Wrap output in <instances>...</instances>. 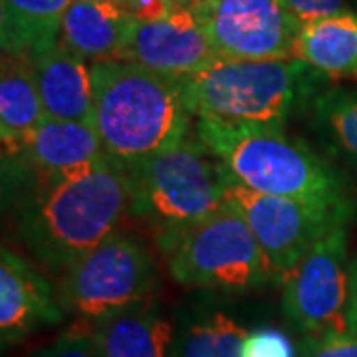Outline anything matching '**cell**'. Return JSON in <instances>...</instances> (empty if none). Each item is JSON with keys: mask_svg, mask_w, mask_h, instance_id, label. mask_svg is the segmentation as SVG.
<instances>
[{"mask_svg": "<svg viewBox=\"0 0 357 357\" xmlns=\"http://www.w3.org/2000/svg\"><path fill=\"white\" fill-rule=\"evenodd\" d=\"M129 206L126 171L103 159L62 177L38 181L22 203L18 229L44 266L64 274L117 232Z\"/></svg>", "mask_w": 357, "mask_h": 357, "instance_id": "1", "label": "cell"}, {"mask_svg": "<svg viewBox=\"0 0 357 357\" xmlns=\"http://www.w3.org/2000/svg\"><path fill=\"white\" fill-rule=\"evenodd\" d=\"M91 126L105 157L121 169L187 139L192 117L183 79L123 60L91 64Z\"/></svg>", "mask_w": 357, "mask_h": 357, "instance_id": "2", "label": "cell"}, {"mask_svg": "<svg viewBox=\"0 0 357 357\" xmlns=\"http://www.w3.org/2000/svg\"><path fill=\"white\" fill-rule=\"evenodd\" d=\"M195 135L222 163L230 181L248 191L356 215V201L342 173L284 128L195 119Z\"/></svg>", "mask_w": 357, "mask_h": 357, "instance_id": "3", "label": "cell"}, {"mask_svg": "<svg viewBox=\"0 0 357 357\" xmlns=\"http://www.w3.org/2000/svg\"><path fill=\"white\" fill-rule=\"evenodd\" d=\"M123 171L129 213L153 230L163 252L227 204L229 175L197 137L178 141Z\"/></svg>", "mask_w": 357, "mask_h": 357, "instance_id": "4", "label": "cell"}, {"mask_svg": "<svg viewBox=\"0 0 357 357\" xmlns=\"http://www.w3.org/2000/svg\"><path fill=\"white\" fill-rule=\"evenodd\" d=\"M304 62L218 58L183 79L195 119L250 128H284L296 105L314 89L316 77Z\"/></svg>", "mask_w": 357, "mask_h": 357, "instance_id": "5", "label": "cell"}, {"mask_svg": "<svg viewBox=\"0 0 357 357\" xmlns=\"http://www.w3.org/2000/svg\"><path fill=\"white\" fill-rule=\"evenodd\" d=\"M165 255L171 276L183 286L248 292L276 284L252 230L229 203L187 230Z\"/></svg>", "mask_w": 357, "mask_h": 357, "instance_id": "6", "label": "cell"}, {"mask_svg": "<svg viewBox=\"0 0 357 357\" xmlns=\"http://www.w3.org/2000/svg\"><path fill=\"white\" fill-rule=\"evenodd\" d=\"M155 280L145 246L117 230L62 274L60 304L77 319L96 324L147 300Z\"/></svg>", "mask_w": 357, "mask_h": 357, "instance_id": "7", "label": "cell"}, {"mask_svg": "<svg viewBox=\"0 0 357 357\" xmlns=\"http://www.w3.org/2000/svg\"><path fill=\"white\" fill-rule=\"evenodd\" d=\"M227 203L234 206L250 227L266 255L276 284H282L326 234L337 227H349L356 218L354 213L330 206L248 191L230 177Z\"/></svg>", "mask_w": 357, "mask_h": 357, "instance_id": "8", "label": "cell"}, {"mask_svg": "<svg viewBox=\"0 0 357 357\" xmlns=\"http://www.w3.org/2000/svg\"><path fill=\"white\" fill-rule=\"evenodd\" d=\"M347 229L337 227L326 234L282 282L286 319L304 337L349 333Z\"/></svg>", "mask_w": 357, "mask_h": 357, "instance_id": "9", "label": "cell"}, {"mask_svg": "<svg viewBox=\"0 0 357 357\" xmlns=\"http://www.w3.org/2000/svg\"><path fill=\"white\" fill-rule=\"evenodd\" d=\"M218 58L290 60L302 30L282 0H189Z\"/></svg>", "mask_w": 357, "mask_h": 357, "instance_id": "10", "label": "cell"}, {"mask_svg": "<svg viewBox=\"0 0 357 357\" xmlns=\"http://www.w3.org/2000/svg\"><path fill=\"white\" fill-rule=\"evenodd\" d=\"M119 60L163 76L189 77L218 60V54L191 8L181 4L163 18L137 20Z\"/></svg>", "mask_w": 357, "mask_h": 357, "instance_id": "11", "label": "cell"}, {"mask_svg": "<svg viewBox=\"0 0 357 357\" xmlns=\"http://www.w3.org/2000/svg\"><path fill=\"white\" fill-rule=\"evenodd\" d=\"M64 307L56 302L50 282L24 258L2 248L0 255V337L2 345L22 342L38 326L58 324Z\"/></svg>", "mask_w": 357, "mask_h": 357, "instance_id": "12", "label": "cell"}, {"mask_svg": "<svg viewBox=\"0 0 357 357\" xmlns=\"http://www.w3.org/2000/svg\"><path fill=\"white\" fill-rule=\"evenodd\" d=\"M14 159L30 167L38 181H48L96 165L107 157L91 123L46 117Z\"/></svg>", "mask_w": 357, "mask_h": 357, "instance_id": "13", "label": "cell"}, {"mask_svg": "<svg viewBox=\"0 0 357 357\" xmlns=\"http://www.w3.org/2000/svg\"><path fill=\"white\" fill-rule=\"evenodd\" d=\"M30 58L46 117L91 123L93 74L91 64L58 40Z\"/></svg>", "mask_w": 357, "mask_h": 357, "instance_id": "14", "label": "cell"}, {"mask_svg": "<svg viewBox=\"0 0 357 357\" xmlns=\"http://www.w3.org/2000/svg\"><path fill=\"white\" fill-rule=\"evenodd\" d=\"M135 22L119 4L74 0L62 20L60 42L91 64L119 60Z\"/></svg>", "mask_w": 357, "mask_h": 357, "instance_id": "15", "label": "cell"}, {"mask_svg": "<svg viewBox=\"0 0 357 357\" xmlns=\"http://www.w3.org/2000/svg\"><path fill=\"white\" fill-rule=\"evenodd\" d=\"M91 326L100 357H171L173 326L149 298Z\"/></svg>", "mask_w": 357, "mask_h": 357, "instance_id": "16", "label": "cell"}, {"mask_svg": "<svg viewBox=\"0 0 357 357\" xmlns=\"http://www.w3.org/2000/svg\"><path fill=\"white\" fill-rule=\"evenodd\" d=\"M46 119V109L28 56H2L0 137L4 159H14L26 139Z\"/></svg>", "mask_w": 357, "mask_h": 357, "instance_id": "17", "label": "cell"}, {"mask_svg": "<svg viewBox=\"0 0 357 357\" xmlns=\"http://www.w3.org/2000/svg\"><path fill=\"white\" fill-rule=\"evenodd\" d=\"M294 58L310 66L319 76H357V16L342 13L302 26Z\"/></svg>", "mask_w": 357, "mask_h": 357, "instance_id": "18", "label": "cell"}, {"mask_svg": "<svg viewBox=\"0 0 357 357\" xmlns=\"http://www.w3.org/2000/svg\"><path fill=\"white\" fill-rule=\"evenodd\" d=\"M72 2L74 0H0L2 52L32 56L56 44Z\"/></svg>", "mask_w": 357, "mask_h": 357, "instance_id": "19", "label": "cell"}, {"mask_svg": "<svg viewBox=\"0 0 357 357\" xmlns=\"http://www.w3.org/2000/svg\"><path fill=\"white\" fill-rule=\"evenodd\" d=\"M246 330L238 321L215 312L192 319L173 342L171 357H243Z\"/></svg>", "mask_w": 357, "mask_h": 357, "instance_id": "20", "label": "cell"}, {"mask_svg": "<svg viewBox=\"0 0 357 357\" xmlns=\"http://www.w3.org/2000/svg\"><path fill=\"white\" fill-rule=\"evenodd\" d=\"M314 119L328 141L357 167V91L328 89L312 102Z\"/></svg>", "mask_w": 357, "mask_h": 357, "instance_id": "21", "label": "cell"}, {"mask_svg": "<svg viewBox=\"0 0 357 357\" xmlns=\"http://www.w3.org/2000/svg\"><path fill=\"white\" fill-rule=\"evenodd\" d=\"M42 357H100L93 326L84 319H76V324L66 330Z\"/></svg>", "mask_w": 357, "mask_h": 357, "instance_id": "22", "label": "cell"}, {"mask_svg": "<svg viewBox=\"0 0 357 357\" xmlns=\"http://www.w3.org/2000/svg\"><path fill=\"white\" fill-rule=\"evenodd\" d=\"M243 357H298L290 337L274 328H260L246 333Z\"/></svg>", "mask_w": 357, "mask_h": 357, "instance_id": "23", "label": "cell"}, {"mask_svg": "<svg viewBox=\"0 0 357 357\" xmlns=\"http://www.w3.org/2000/svg\"><path fill=\"white\" fill-rule=\"evenodd\" d=\"M298 357H357V335H307L298 345Z\"/></svg>", "mask_w": 357, "mask_h": 357, "instance_id": "24", "label": "cell"}, {"mask_svg": "<svg viewBox=\"0 0 357 357\" xmlns=\"http://www.w3.org/2000/svg\"><path fill=\"white\" fill-rule=\"evenodd\" d=\"M300 26L344 13V0H282Z\"/></svg>", "mask_w": 357, "mask_h": 357, "instance_id": "25", "label": "cell"}, {"mask_svg": "<svg viewBox=\"0 0 357 357\" xmlns=\"http://www.w3.org/2000/svg\"><path fill=\"white\" fill-rule=\"evenodd\" d=\"M349 333L357 335V258L349 264V304H347Z\"/></svg>", "mask_w": 357, "mask_h": 357, "instance_id": "26", "label": "cell"}, {"mask_svg": "<svg viewBox=\"0 0 357 357\" xmlns=\"http://www.w3.org/2000/svg\"><path fill=\"white\" fill-rule=\"evenodd\" d=\"M89 2H112V4H119V6L126 8V4H128L129 0H89Z\"/></svg>", "mask_w": 357, "mask_h": 357, "instance_id": "27", "label": "cell"}, {"mask_svg": "<svg viewBox=\"0 0 357 357\" xmlns=\"http://www.w3.org/2000/svg\"><path fill=\"white\" fill-rule=\"evenodd\" d=\"M178 2H183V4H187V2H189V0H178Z\"/></svg>", "mask_w": 357, "mask_h": 357, "instance_id": "28", "label": "cell"}]
</instances>
